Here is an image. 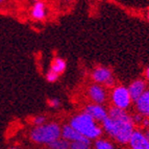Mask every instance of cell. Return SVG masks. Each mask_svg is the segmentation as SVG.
Instances as JSON below:
<instances>
[{"label": "cell", "instance_id": "9a60e30c", "mask_svg": "<svg viewBox=\"0 0 149 149\" xmlns=\"http://www.w3.org/2000/svg\"><path fill=\"white\" fill-rule=\"evenodd\" d=\"M94 149H115V148H114V145L109 141H107V140L98 139L95 142Z\"/></svg>", "mask_w": 149, "mask_h": 149}, {"label": "cell", "instance_id": "2e32d148", "mask_svg": "<svg viewBox=\"0 0 149 149\" xmlns=\"http://www.w3.org/2000/svg\"><path fill=\"white\" fill-rule=\"evenodd\" d=\"M70 149H91V141L70 143Z\"/></svg>", "mask_w": 149, "mask_h": 149}, {"label": "cell", "instance_id": "d6986e66", "mask_svg": "<svg viewBox=\"0 0 149 149\" xmlns=\"http://www.w3.org/2000/svg\"><path fill=\"white\" fill-rule=\"evenodd\" d=\"M132 123H134V124H141L142 125L143 120H144V117L141 116L140 114H136L134 116H132Z\"/></svg>", "mask_w": 149, "mask_h": 149}, {"label": "cell", "instance_id": "6da1fadb", "mask_svg": "<svg viewBox=\"0 0 149 149\" xmlns=\"http://www.w3.org/2000/svg\"><path fill=\"white\" fill-rule=\"evenodd\" d=\"M102 128L120 144H127L134 132L132 119L116 120L109 118V116L102 122Z\"/></svg>", "mask_w": 149, "mask_h": 149}, {"label": "cell", "instance_id": "7a4b0ae2", "mask_svg": "<svg viewBox=\"0 0 149 149\" xmlns=\"http://www.w3.org/2000/svg\"><path fill=\"white\" fill-rule=\"evenodd\" d=\"M70 126L88 140H98L102 134V128L87 113H81L70 120Z\"/></svg>", "mask_w": 149, "mask_h": 149}, {"label": "cell", "instance_id": "484cf974", "mask_svg": "<svg viewBox=\"0 0 149 149\" xmlns=\"http://www.w3.org/2000/svg\"><path fill=\"white\" fill-rule=\"evenodd\" d=\"M13 149H19V148H13Z\"/></svg>", "mask_w": 149, "mask_h": 149}, {"label": "cell", "instance_id": "4fadbf2b", "mask_svg": "<svg viewBox=\"0 0 149 149\" xmlns=\"http://www.w3.org/2000/svg\"><path fill=\"white\" fill-rule=\"evenodd\" d=\"M67 68V64L63 58L61 57H56L52 61L51 63V67H50V71L54 72L55 74L61 75L62 73L65 72V70Z\"/></svg>", "mask_w": 149, "mask_h": 149}, {"label": "cell", "instance_id": "44dd1931", "mask_svg": "<svg viewBox=\"0 0 149 149\" xmlns=\"http://www.w3.org/2000/svg\"><path fill=\"white\" fill-rule=\"evenodd\" d=\"M142 125L144 127H149V118H144V120H143V123H142Z\"/></svg>", "mask_w": 149, "mask_h": 149}, {"label": "cell", "instance_id": "277c9868", "mask_svg": "<svg viewBox=\"0 0 149 149\" xmlns=\"http://www.w3.org/2000/svg\"><path fill=\"white\" fill-rule=\"evenodd\" d=\"M111 97H112L114 107H117V109L126 111V109H128L132 104V100L130 98L128 90L126 87H123V86H118V87L114 88Z\"/></svg>", "mask_w": 149, "mask_h": 149}, {"label": "cell", "instance_id": "30bf717a", "mask_svg": "<svg viewBox=\"0 0 149 149\" xmlns=\"http://www.w3.org/2000/svg\"><path fill=\"white\" fill-rule=\"evenodd\" d=\"M61 137L64 140L68 141L69 143H73V142H82V141H90V140L86 139L85 137H82L81 134L78 132H76L74 128L70 126V125H65L62 128V134Z\"/></svg>", "mask_w": 149, "mask_h": 149}, {"label": "cell", "instance_id": "8992f818", "mask_svg": "<svg viewBox=\"0 0 149 149\" xmlns=\"http://www.w3.org/2000/svg\"><path fill=\"white\" fill-rule=\"evenodd\" d=\"M128 144L132 149H149V141L147 140L144 132L141 130L134 129Z\"/></svg>", "mask_w": 149, "mask_h": 149}, {"label": "cell", "instance_id": "d4e9b609", "mask_svg": "<svg viewBox=\"0 0 149 149\" xmlns=\"http://www.w3.org/2000/svg\"><path fill=\"white\" fill-rule=\"evenodd\" d=\"M3 2V1H2V0H0V4H1V3H2Z\"/></svg>", "mask_w": 149, "mask_h": 149}, {"label": "cell", "instance_id": "7402d4cb", "mask_svg": "<svg viewBox=\"0 0 149 149\" xmlns=\"http://www.w3.org/2000/svg\"><path fill=\"white\" fill-rule=\"evenodd\" d=\"M145 76H146V78L149 80V67L146 69V71H145Z\"/></svg>", "mask_w": 149, "mask_h": 149}, {"label": "cell", "instance_id": "9c48e42d", "mask_svg": "<svg viewBox=\"0 0 149 149\" xmlns=\"http://www.w3.org/2000/svg\"><path fill=\"white\" fill-rule=\"evenodd\" d=\"M130 95V98H132V101H137L140 97L143 95V93L146 91V82L143 79H136L129 85V87L127 88Z\"/></svg>", "mask_w": 149, "mask_h": 149}, {"label": "cell", "instance_id": "603a6c76", "mask_svg": "<svg viewBox=\"0 0 149 149\" xmlns=\"http://www.w3.org/2000/svg\"><path fill=\"white\" fill-rule=\"evenodd\" d=\"M144 134H145V136H146L147 140H148V141H149V129H147V130L144 132Z\"/></svg>", "mask_w": 149, "mask_h": 149}, {"label": "cell", "instance_id": "5b68a950", "mask_svg": "<svg viewBox=\"0 0 149 149\" xmlns=\"http://www.w3.org/2000/svg\"><path fill=\"white\" fill-rule=\"evenodd\" d=\"M93 80L97 82V85H104L107 87L114 85V78H113L112 71L107 67H98L92 73Z\"/></svg>", "mask_w": 149, "mask_h": 149}, {"label": "cell", "instance_id": "e0dca14e", "mask_svg": "<svg viewBox=\"0 0 149 149\" xmlns=\"http://www.w3.org/2000/svg\"><path fill=\"white\" fill-rule=\"evenodd\" d=\"M58 76H60V75L55 74L54 72H52V71L49 70L47 72V74H46V79L49 82H55L57 80V78H58Z\"/></svg>", "mask_w": 149, "mask_h": 149}, {"label": "cell", "instance_id": "5bb4252c", "mask_svg": "<svg viewBox=\"0 0 149 149\" xmlns=\"http://www.w3.org/2000/svg\"><path fill=\"white\" fill-rule=\"evenodd\" d=\"M48 146L51 149H70V143L61 137L60 139H57L56 141L52 142Z\"/></svg>", "mask_w": 149, "mask_h": 149}, {"label": "cell", "instance_id": "8fae6325", "mask_svg": "<svg viewBox=\"0 0 149 149\" xmlns=\"http://www.w3.org/2000/svg\"><path fill=\"white\" fill-rule=\"evenodd\" d=\"M136 109L138 111V114L144 118H149V90H146L136 101Z\"/></svg>", "mask_w": 149, "mask_h": 149}, {"label": "cell", "instance_id": "ba28073f", "mask_svg": "<svg viewBox=\"0 0 149 149\" xmlns=\"http://www.w3.org/2000/svg\"><path fill=\"white\" fill-rule=\"evenodd\" d=\"M88 93H89V97L95 104L102 105V103L107 99V92H105L104 88L101 87L100 85H97V84L90 86Z\"/></svg>", "mask_w": 149, "mask_h": 149}, {"label": "cell", "instance_id": "7c38bea8", "mask_svg": "<svg viewBox=\"0 0 149 149\" xmlns=\"http://www.w3.org/2000/svg\"><path fill=\"white\" fill-rule=\"evenodd\" d=\"M47 15L46 4L42 1H37L32 5L31 8V17L36 20H43Z\"/></svg>", "mask_w": 149, "mask_h": 149}, {"label": "cell", "instance_id": "ac0fdd59", "mask_svg": "<svg viewBox=\"0 0 149 149\" xmlns=\"http://www.w3.org/2000/svg\"><path fill=\"white\" fill-rule=\"evenodd\" d=\"M32 123L35 125H37V126H40V125H43L46 123V118L44 116H37V117L33 118Z\"/></svg>", "mask_w": 149, "mask_h": 149}, {"label": "cell", "instance_id": "ffe728a7", "mask_svg": "<svg viewBox=\"0 0 149 149\" xmlns=\"http://www.w3.org/2000/svg\"><path fill=\"white\" fill-rule=\"evenodd\" d=\"M48 104H49L50 107H53V109H57L60 107L61 105V101L57 98H52V99L48 100Z\"/></svg>", "mask_w": 149, "mask_h": 149}, {"label": "cell", "instance_id": "cb8c5ba5", "mask_svg": "<svg viewBox=\"0 0 149 149\" xmlns=\"http://www.w3.org/2000/svg\"><path fill=\"white\" fill-rule=\"evenodd\" d=\"M147 17H148V21H149V10H148V14H147Z\"/></svg>", "mask_w": 149, "mask_h": 149}, {"label": "cell", "instance_id": "52a82bcc", "mask_svg": "<svg viewBox=\"0 0 149 149\" xmlns=\"http://www.w3.org/2000/svg\"><path fill=\"white\" fill-rule=\"evenodd\" d=\"M85 113L91 116L96 122L98 121L102 123L107 118V111L101 104H95V103L89 104L86 107Z\"/></svg>", "mask_w": 149, "mask_h": 149}, {"label": "cell", "instance_id": "3957f363", "mask_svg": "<svg viewBox=\"0 0 149 149\" xmlns=\"http://www.w3.org/2000/svg\"><path fill=\"white\" fill-rule=\"evenodd\" d=\"M61 134H62L61 126L54 122H51L32 128L30 132V140L38 144L50 145L52 142L60 139Z\"/></svg>", "mask_w": 149, "mask_h": 149}]
</instances>
